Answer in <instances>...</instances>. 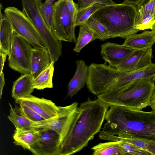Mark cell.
<instances>
[{"instance_id": "22", "label": "cell", "mask_w": 155, "mask_h": 155, "mask_svg": "<svg viewBox=\"0 0 155 155\" xmlns=\"http://www.w3.org/2000/svg\"><path fill=\"white\" fill-rule=\"evenodd\" d=\"M91 149L94 155H125L119 141L101 143Z\"/></svg>"}, {"instance_id": "2", "label": "cell", "mask_w": 155, "mask_h": 155, "mask_svg": "<svg viewBox=\"0 0 155 155\" xmlns=\"http://www.w3.org/2000/svg\"><path fill=\"white\" fill-rule=\"evenodd\" d=\"M110 107L102 130L121 137L155 141V111H145L120 106Z\"/></svg>"}, {"instance_id": "41", "label": "cell", "mask_w": 155, "mask_h": 155, "mask_svg": "<svg viewBox=\"0 0 155 155\" xmlns=\"http://www.w3.org/2000/svg\"><path fill=\"white\" fill-rule=\"evenodd\" d=\"M154 81H155V79H154Z\"/></svg>"}, {"instance_id": "33", "label": "cell", "mask_w": 155, "mask_h": 155, "mask_svg": "<svg viewBox=\"0 0 155 155\" xmlns=\"http://www.w3.org/2000/svg\"><path fill=\"white\" fill-rule=\"evenodd\" d=\"M152 53V48L147 50L141 58L138 64L137 69L145 67L152 63L151 61L153 57Z\"/></svg>"}, {"instance_id": "30", "label": "cell", "mask_w": 155, "mask_h": 155, "mask_svg": "<svg viewBox=\"0 0 155 155\" xmlns=\"http://www.w3.org/2000/svg\"><path fill=\"white\" fill-rule=\"evenodd\" d=\"M54 3L45 1L44 3H41L40 6V10L42 15L50 30L53 14Z\"/></svg>"}, {"instance_id": "21", "label": "cell", "mask_w": 155, "mask_h": 155, "mask_svg": "<svg viewBox=\"0 0 155 155\" xmlns=\"http://www.w3.org/2000/svg\"><path fill=\"white\" fill-rule=\"evenodd\" d=\"M51 62L50 54L48 49L33 48L31 73L34 78L46 69Z\"/></svg>"}, {"instance_id": "3", "label": "cell", "mask_w": 155, "mask_h": 155, "mask_svg": "<svg viewBox=\"0 0 155 155\" xmlns=\"http://www.w3.org/2000/svg\"><path fill=\"white\" fill-rule=\"evenodd\" d=\"M154 79L134 80L117 88L97 95V97L110 106H123L142 110L149 106L155 88Z\"/></svg>"}, {"instance_id": "28", "label": "cell", "mask_w": 155, "mask_h": 155, "mask_svg": "<svg viewBox=\"0 0 155 155\" xmlns=\"http://www.w3.org/2000/svg\"><path fill=\"white\" fill-rule=\"evenodd\" d=\"M86 23L97 35L100 40L104 41L111 38L107 28L94 18L91 17Z\"/></svg>"}, {"instance_id": "20", "label": "cell", "mask_w": 155, "mask_h": 155, "mask_svg": "<svg viewBox=\"0 0 155 155\" xmlns=\"http://www.w3.org/2000/svg\"><path fill=\"white\" fill-rule=\"evenodd\" d=\"M39 137V129L34 128L26 129L15 128L13 135L14 143L29 150Z\"/></svg>"}, {"instance_id": "16", "label": "cell", "mask_w": 155, "mask_h": 155, "mask_svg": "<svg viewBox=\"0 0 155 155\" xmlns=\"http://www.w3.org/2000/svg\"><path fill=\"white\" fill-rule=\"evenodd\" d=\"M3 5L0 4V49L9 56L13 38L14 29L8 18L2 12Z\"/></svg>"}, {"instance_id": "14", "label": "cell", "mask_w": 155, "mask_h": 155, "mask_svg": "<svg viewBox=\"0 0 155 155\" xmlns=\"http://www.w3.org/2000/svg\"><path fill=\"white\" fill-rule=\"evenodd\" d=\"M76 70L68 86L67 97H72L76 95L86 84L88 75L89 66L83 60L75 61Z\"/></svg>"}, {"instance_id": "26", "label": "cell", "mask_w": 155, "mask_h": 155, "mask_svg": "<svg viewBox=\"0 0 155 155\" xmlns=\"http://www.w3.org/2000/svg\"><path fill=\"white\" fill-rule=\"evenodd\" d=\"M103 5L94 4L88 6L80 8L77 12L75 20V26H80L86 23L88 19Z\"/></svg>"}, {"instance_id": "7", "label": "cell", "mask_w": 155, "mask_h": 155, "mask_svg": "<svg viewBox=\"0 0 155 155\" xmlns=\"http://www.w3.org/2000/svg\"><path fill=\"white\" fill-rule=\"evenodd\" d=\"M75 27L66 0H58L54 2L50 30L55 38L60 41L76 42Z\"/></svg>"}, {"instance_id": "12", "label": "cell", "mask_w": 155, "mask_h": 155, "mask_svg": "<svg viewBox=\"0 0 155 155\" xmlns=\"http://www.w3.org/2000/svg\"><path fill=\"white\" fill-rule=\"evenodd\" d=\"M15 102L29 107L44 119L52 117L57 115L59 110L58 106L51 100L39 98L31 94L25 98L15 100Z\"/></svg>"}, {"instance_id": "38", "label": "cell", "mask_w": 155, "mask_h": 155, "mask_svg": "<svg viewBox=\"0 0 155 155\" xmlns=\"http://www.w3.org/2000/svg\"><path fill=\"white\" fill-rule=\"evenodd\" d=\"M142 0H124V3L127 4L137 5L139 4Z\"/></svg>"}, {"instance_id": "24", "label": "cell", "mask_w": 155, "mask_h": 155, "mask_svg": "<svg viewBox=\"0 0 155 155\" xmlns=\"http://www.w3.org/2000/svg\"><path fill=\"white\" fill-rule=\"evenodd\" d=\"M54 62L51 61L50 65L35 78L33 83L34 89L43 90L53 87V77L54 70Z\"/></svg>"}, {"instance_id": "10", "label": "cell", "mask_w": 155, "mask_h": 155, "mask_svg": "<svg viewBox=\"0 0 155 155\" xmlns=\"http://www.w3.org/2000/svg\"><path fill=\"white\" fill-rule=\"evenodd\" d=\"M40 137L29 150L35 155H59L60 135L48 128H40Z\"/></svg>"}, {"instance_id": "6", "label": "cell", "mask_w": 155, "mask_h": 155, "mask_svg": "<svg viewBox=\"0 0 155 155\" xmlns=\"http://www.w3.org/2000/svg\"><path fill=\"white\" fill-rule=\"evenodd\" d=\"M4 13L11 21L14 29L29 41L34 48L48 49L38 30L22 11L9 6L5 9Z\"/></svg>"}, {"instance_id": "25", "label": "cell", "mask_w": 155, "mask_h": 155, "mask_svg": "<svg viewBox=\"0 0 155 155\" xmlns=\"http://www.w3.org/2000/svg\"><path fill=\"white\" fill-rule=\"evenodd\" d=\"M147 49L134 50L130 57L115 68L124 72H129L137 69L139 62Z\"/></svg>"}, {"instance_id": "17", "label": "cell", "mask_w": 155, "mask_h": 155, "mask_svg": "<svg viewBox=\"0 0 155 155\" xmlns=\"http://www.w3.org/2000/svg\"><path fill=\"white\" fill-rule=\"evenodd\" d=\"M155 42V33L152 31H145L127 37L123 44L135 50L147 49Z\"/></svg>"}, {"instance_id": "40", "label": "cell", "mask_w": 155, "mask_h": 155, "mask_svg": "<svg viewBox=\"0 0 155 155\" xmlns=\"http://www.w3.org/2000/svg\"><path fill=\"white\" fill-rule=\"evenodd\" d=\"M151 30L155 33V23L153 25Z\"/></svg>"}, {"instance_id": "31", "label": "cell", "mask_w": 155, "mask_h": 155, "mask_svg": "<svg viewBox=\"0 0 155 155\" xmlns=\"http://www.w3.org/2000/svg\"><path fill=\"white\" fill-rule=\"evenodd\" d=\"M19 114L32 122H37L44 119L34 110L23 104H19L18 108Z\"/></svg>"}, {"instance_id": "18", "label": "cell", "mask_w": 155, "mask_h": 155, "mask_svg": "<svg viewBox=\"0 0 155 155\" xmlns=\"http://www.w3.org/2000/svg\"><path fill=\"white\" fill-rule=\"evenodd\" d=\"M99 138L102 140L111 141H120L129 142L149 152L151 155H155V141L146 139L138 138H122L112 135L103 130L100 131Z\"/></svg>"}, {"instance_id": "39", "label": "cell", "mask_w": 155, "mask_h": 155, "mask_svg": "<svg viewBox=\"0 0 155 155\" xmlns=\"http://www.w3.org/2000/svg\"><path fill=\"white\" fill-rule=\"evenodd\" d=\"M56 0H45V1L46 2H50V3H54V2Z\"/></svg>"}, {"instance_id": "5", "label": "cell", "mask_w": 155, "mask_h": 155, "mask_svg": "<svg viewBox=\"0 0 155 155\" xmlns=\"http://www.w3.org/2000/svg\"><path fill=\"white\" fill-rule=\"evenodd\" d=\"M22 12L34 24L45 41L51 61L55 62L62 54V45L52 34L42 15L40 6L42 0H21Z\"/></svg>"}, {"instance_id": "13", "label": "cell", "mask_w": 155, "mask_h": 155, "mask_svg": "<svg viewBox=\"0 0 155 155\" xmlns=\"http://www.w3.org/2000/svg\"><path fill=\"white\" fill-rule=\"evenodd\" d=\"M136 7L137 29L151 30L155 23V0H142Z\"/></svg>"}, {"instance_id": "19", "label": "cell", "mask_w": 155, "mask_h": 155, "mask_svg": "<svg viewBox=\"0 0 155 155\" xmlns=\"http://www.w3.org/2000/svg\"><path fill=\"white\" fill-rule=\"evenodd\" d=\"M34 79L31 73L21 76L13 82L12 97L16 100L25 98L31 95L35 89L33 86Z\"/></svg>"}, {"instance_id": "35", "label": "cell", "mask_w": 155, "mask_h": 155, "mask_svg": "<svg viewBox=\"0 0 155 155\" xmlns=\"http://www.w3.org/2000/svg\"><path fill=\"white\" fill-rule=\"evenodd\" d=\"M7 54L0 49V74L3 72V70L5 61Z\"/></svg>"}, {"instance_id": "15", "label": "cell", "mask_w": 155, "mask_h": 155, "mask_svg": "<svg viewBox=\"0 0 155 155\" xmlns=\"http://www.w3.org/2000/svg\"><path fill=\"white\" fill-rule=\"evenodd\" d=\"M155 78V63H152L143 68L129 72H124L115 83L110 87L109 90L117 88L130 81L140 79H154Z\"/></svg>"}, {"instance_id": "37", "label": "cell", "mask_w": 155, "mask_h": 155, "mask_svg": "<svg viewBox=\"0 0 155 155\" xmlns=\"http://www.w3.org/2000/svg\"><path fill=\"white\" fill-rule=\"evenodd\" d=\"M152 110L155 111V88L150 98L149 105Z\"/></svg>"}, {"instance_id": "34", "label": "cell", "mask_w": 155, "mask_h": 155, "mask_svg": "<svg viewBox=\"0 0 155 155\" xmlns=\"http://www.w3.org/2000/svg\"><path fill=\"white\" fill-rule=\"evenodd\" d=\"M68 11L72 21L75 25V20L76 14L79 8V5L74 2L73 0H65Z\"/></svg>"}, {"instance_id": "36", "label": "cell", "mask_w": 155, "mask_h": 155, "mask_svg": "<svg viewBox=\"0 0 155 155\" xmlns=\"http://www.w3.org/2000/svg\"><path fill=\"white\" fill-rule=\"evenodd\" d=\"M5 84L4 74L2 72L0 74V98H1L2 91L4 85Z\"/></svg>"}, {"instance_id": "1", "label": "cell", "mask_w": 155, "mask_h": 155, "mask_svg": "<svg viewBox=\"0 0 155 155\" xmlns=\"http://www.w3.org/2000/svg\"><path fill=\"white\" fill-rule=\"evenodd\" d=\"M110 106L98 98L81 103L73 121L62 140L59 155H70L87 147L101 131Z\"/></svg>"}, {"instance_id": "27", "label": "cell", "mask_w": 155, "mask_h": 155, "mask_svg": "<svg viewBox=\"0 0 155 155\" xmlns=\"http://www.w3.org/2000/svg\"><path fill=\"white\" fill-rule=\"evenodd\" d=\"M8 103L10 107L9 114L8 115V118L15 128L24 129L31 128V125L32 122L18 114L11 104L9 102Z\"/></svg>"}, {"instance_id": "11", "label": "cell", "mask_w": 155, "mask_h": 155, "mask_svg": "<svg viewBox=\"0 0 155 155\" xmlns=\"http://www.w3.org/2000/svg\"><path fill=\"white\" fill-rule=\"evenodd\" d=\"M134 50L123 44L107 42L101 45V54L105 63L115 68L124 62Z\"/></svg>"}, {"instance_id": "9", "label": "cell", "mask_w": 155, "mask_h": 155, "mask_svg": "<svg viewBox=\"0 0 155 155\" xmlns=\"http://www.w3.org/2000/svg\"><path fill=\"white\" fill-rule=\"evenodd\" d=\"M78 104L75 102L65 106H58V114L49 119L32 122L30 128H48L57 132L60 135L61 142L78 112Z\"/></svg>"}, {"instance_id": "29", "label": "cell", "mask_w": 155, "mask_h": 155, "mask_svg": "<svg viewBox=\"0 0 155 155\" xmlns=\"http://www.w3.org/2000/svg\"><path fill=\"white\" fill-rule=\"evenodd\" d=\"M119 142L125 155H151L148 151L134 144L121 141H120Z\"/></svg>"}, {"instance_id": "32", "label": "cell", "mask_w": 155, "mask_h": 155, "mask_svg": "<svg viewBox=\"0 0 155 155\" xmlns=\"http://www.w3.org/2000/svg\"><path fill=\"white\" fill-rule=\"evenodd\" d=\"M80 8L85 7L94 4L106 5L116 4L113 0H78Z\"/></svg>"}, {"instance_id": "8", "label": "cell", "mask_w": 155, "mask_h": 155, "mask_svg": "<svg viewBox=\"0 0 155 155\" xmlns=\"http://www.w3.org/2000/svg\"><path fill=\"white\" fill-rule=\"evenodd\" d=\"M27 39L14 29L9 66L22 74L31 72L32 47Z\"/></svg>"}, {"instance_id": "23", "label": "cell", "mask_w": 155, "mask_h": 155, "mask_svg": "<svg viewBox=\"0 0 155 155\" xmlns=\"http://www.w3.org/2000/svg\"><path fill=\"white\" fill-rule=\"evenodd\" d=\"M98 37L97 35L86 23L80 26L78 37L76 42L73 51L79 53L84 46Z\"/></svg>"}, {"instance_id": "4", "label": "cell", "mask_w": 155, "mask_h": 155, "mask_svg": "<svg viewBox=\"0 0 155 155\" xmlns=\"http://www.w3.org/2000/svg\"><path fill=\"white\" fill-rule=\"evenodd\" d=\"M136 6L123 2L103 5L91 17L107 28L111 38L126 39L139 31L136 27Z\"/></svg>"}]
</instances>
